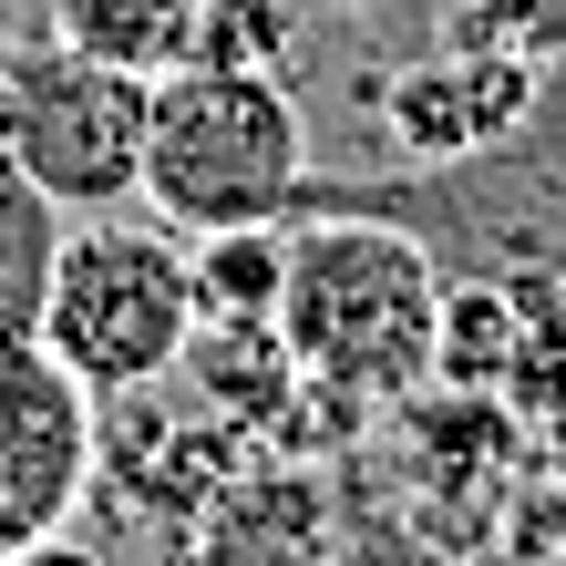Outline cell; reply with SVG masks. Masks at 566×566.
<instances>
[{
    "label": "cell",
    "mask_w": 566,
    "mask_h": 566,
    "mask_svg": "<svg viewBox=\"0 0 566 566\" xmlns=\"http://www.w3.org/2000/svg\"><path fill=\"white\" fill-rule=\"evenodd\" d=\"M298 207H371L412 227L443 279H566V42L546 52V93L525 104L515 135L443 165H402V176L310 165Z\"/></svg>",
    "instance_id": "obj_1"
},
{
    "label": "cell",
    "mask_w": 566,
    "mask_h": 566,
    "mask_svg": "<svg viewBox=\"0 0 566 566\" xmlns=\"http://www.w3.org/2000/svg\"><path fill=\"white\" fill-rule=\"evenodd\" d=\"M432 310H443V269L412 227L371 207H298L289 217V279H279V340L298 371L350 402H412L432 381Z\"/></svg>",
    "instance_id": "obj_2"
},
{
    "label": "cell",
    "mask_w": 566,
    "mask_h": 566,
    "mask_svg": "<svg viewBox=\"0 0 566 566\" xmlns=\"http://www.w3.org/2000/svg\"><path fill=\"white\" fill-rule=\"evenodd\" d=\"M298 186H310V124H298L279 73H227V62L155 73L145 207L176 238H207V227H289Z\"/></svg>",
    "instance_id": "obj_3"
},
{
    "label": "cell",
    "mask_w": 566,
    "mask_h": 566,
    "mask_svg": "<svg viewBox=\"0 0 566 566\" xmlns=\"http://www.w3.org/2000/svg\"><path fill=\"white\" fill-rule=\"evenodd\" d=\"M196 329V289H186V238L165 217H83L62 227L52 289H42V340L93 402L104 391L165 381Z\"/></svg>",
    "instance_id": "obj_4"
},
{
    "label": "cell",
    "mask_w": 566,
    "mask_h": 566,
    "mask_svg": "<svg viewBox=\"0 0 566 566\" xmlns=\"http://www.w3.org/2000/svg\"><path fill=\"white\" fill-rule=\"evenodd\" d=\"M145 114H155V73L93 62L73 42L0 52V155L62 217H104L145 196Z\"/></svg>",
    "instance_id": "obj_5"
},
{
    "label": "cell",
    "mask_w": 566,
    "mask_h": 566,
    "mask_svg": "<svg viewBox=\"0 0 566 566\" xmlns=\"http://www.w3.org/2000/svg\"><path fill=\"white\" fill-rule=\"evenodd\" d=\"M83 494H93V391L31 329H0V556L62 536Z\"/></svg>",
    "instance_id": "obj_6"
},
{
    "label": "cell",
    "mask_w": 566,
    "mask_h": 566,
    "mask_svg": "<svg viewBox=\"0 0 566 566\" xmlns=\"http://www.w3.org/2000/svg\"><path fill=\"white\" fill-rule=\"evenodd\" d=\"M536 93H546L536 52H515V42H443V52H422L402 83H381V124L402 135L412 165H443V155H474L494 135H515Z\"/></svg>",
    "instance_id": "obj_7"
},
{
    "label": "cell",
    "mask_w": 566,
    "mask_h": 566,
    "mask_svg": "<svg viewBox=\"0 0 566 566\" xmlns=\"http://www.w3.org/2000/svg\"><path fill=\"white\" fill-rule=\"evenodd\" d=\"M186 566H340V505L310 453H258L207 515L186 525Z\"/></svg>",
    "instance_id": "obj_8"
},
{
    "label": "cell",
    "mask_w": 566,
    "mask_h": 566,
    "mask_svg": "<svg viewBox=\"0 0 566 566\" xmlns=\"http://www.w3.org/2000/svg\"><path fill=\"white\" fill-rule=\"evenodd\" d=\"M176 371H186V402L196 412H217V422H248V432H269L279 443V422L298 402V350L279 340V319H196L186 329V350H176Z\"/></svg>",
    "instance_id": "obj_9"
},
{
    "label": "cell",
    "mask_w": 566,
    "mask_h": 566,
    "mask_svg": "<svg viewBox=\"0 0 566 566\" xmlns=\"http://www.w3.org/2000/svg\"><path fill=\"white\" fill-rule=\"evenodd\" d=\"M52 42H73L93 62H124V73H176L196 52V21L207 0H42Z\"/></svg>",
    "instance_id": "obj_10"
},
{
    "label": "cell",
    "mask_w": 566,
    "mask_h": 566,
    "mask_svg": "<svg viewBox=\"0 0 566 566\" xmlns=\"http://www.w3.org/2000/svg\"><path fill=\"white\" fill-rule=\"evenodd\" d=\"M515 319H525L515 279H443V310H432V381L494 391L505 360H515Z\"/></svg>",
    "instance_id": "obj_11"
},
{
    "label": "cell",
    "mask_w": 566,
    "mask_h": 566,
    "mask_svg": "<svg viewBox=\"0 0 566 566\" xmlns=\"http://www.w3.org/2000/svg\"><path fill=\"white\" fill-rule=\"evenodd\" d=\"M279 279H289V227H207V238H186L196 319H279Z\"/></svg>",
    "instance_id": "obj_12"
},
{
    "label": "cell",
    "mask_w": 566,
    "mask_h": 566,
    "mask_svg": "<svg viewBox=\"0 0 566 566\" xmlns=\"http://www.w3.org/2000/svg\"><path fill=\"white\" fill-rule=\"evenodd\" d=\"M62 227H73V217L0 155V329H42V289H52Z\"/></svg>",
    "instance_id": "obj_13"
},
{
    "label": "cell",
    "mask_w": 566,
    "mask_h": 566,
    "mask_svg": "<svg viewBox=\"0 0 566 566\" xmlns=\"http://www.w3.org/2000/svg\"><path fill=\"white\" fill-rule=\"evenodd\" d=\"M525 319H515V360L494 381V402L515 422H556L566 412V279H515Z\"/></svg>",
    "instance_id": "obj_14"
},
{
    "label": "cell",
    "mask_w": 566,
    "mask_h": 566,
    "mask_svg": "<svg viewBox=\"0 0 566 566\" xmlns=\"http://www.w3.org/2000/svg\"><path fill=\"white\" fill-rule=\"evenodd\" d=\"M186 62H227V73H289L298 62V0H207Z\"/></svg>",
    "instance_id": "obj_15"
},
{
    "label": "cell",
    "mask_w": 566,
    "mask_h": 566,
    "mask_svg": "<svg viewBox=\"0 0 566 566\" xmlns=\"http://www.w3.org/2000/svg\"><path fill=\"white\" fill-rule=\"evenodd\" d=\"M0 566H104V556H93L83 536H31V546H11Z\"/></svg>",
    "instance_id": "obj_16"
},
{
    "label": "cell",
    "mask_w": 566,
    "mask_h": 566,
    "mask_svg": "<svg viewBox=\"0 0 566 566\" xmlns=\"http://www.w3.org/2000/svg\"><path fill=\"white\" fill-rule=\"evenodd\" d=\"M329 11H340V0H329Z\"/></svg>",
    "instance_id": "obj_17"
}]
</instances>
